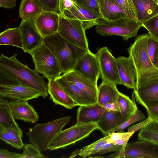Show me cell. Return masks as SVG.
<instances>
[{
  "label": "cell",
  "instance_id": "obj_1",
  "mask_svg": "<svg viewBox=\"0 0 158 158\" xmlns=\"http://www.w3.org/2000/svg\"><path fill=\"white\" fill-rule=\"evenodd\" d=\"M3 54L0 56V84H19L31 88L45 98L48 97L47 85L42 76L35 69L24 64L16 58Z\"/></svg>",
  "mask_w": 158,
  "mask_h": 158
},
{
  "label": "cell",
  "instance_id": "obj_2",
  "mask_svg": "<svg viewBox=\"0 0 158 158\" xmlns=\"http://www.w3.org/2000/svg\"><path fill=\"white\" fill-rule=\"evenodd\" d=\"M43 43L56 57L62 74L74 70L78 61L87 51L69 42L58 32L44 37Z\"/></svg>",
  "mask_w": 158,
  "mask_h": 158
},
{
  "label": "cell",
  "instance_id": "obj_3",
  "mask_svg": "<svg viewBox=\"0 0 158 158\" xmlns=\"http://www.w3.org/2000/svg\"><path fill=\"white\" fill-rule=\"evenodd\" d=\"M149 37V34L146 33L138 35L127 49L136 69V82L158 71V69L152 63L148 54V43Z\"/></svg>",
  "mask_w": 158,
  "mask_h": 158
},
{
  "label": "cell",
  "instance_id": "obj_4",
  "mask_svg": "<svg viewBox=\"0 0 158 158\" xmlns=\"http://www.w3.org/2000/svg\"><path fill=\"white\" fill-rule=\"evenodd\" d=\"M70 118V116H64L46 123L36 124L27 133L29 142L40 151H46L51 141L69 122Z\"/></svg>",
  "mask_w": 158,
  "mask_h": 158
},
{
  "label": "cell",
  "instance_id": "obj_5",
  "mask_svg": "<svg viewBox=\"0 0 158 158\" xmlns=\"http://www.w3.org/2000/svg\"><path fill=\"white\" fill-rule=\"evenodd\" d=\"M142 23L128 18L108 21L102 18L98 19L95 30L102 36L117 35L124 40L136 36Z\"/></svg>",
  "mask_w": 158,
  "mask_h": 158
},
{
  "label": "cell",
  "instance_id": "obj_6",
  "mask_svg": "<svg viewBox=\"0 0 158 158\" xmlns=\"http://www.w3.org/2000/svg\"><path fill=\"white\" fill-rule=\"evenodd\" d=\"M98 129L96 122L77 123L74 125L60 131L49 145L50 151L64 148L88 136Z\"/></svg>",
  "mask_w": 158,
  "mask_h": 158
},
{
  "label": "cell",
  "instance_id": "obj_7",
  "mask_svg": "<svg viewBox=\"0 0 158 158\" xmlns=\"http://www.w3.org/2000/svg\"><path fill=\"white\" fill-rule=\"evenodd\" d=\"M29 54L35 64V70L48 80L55 79L62 74L56 57L43 43Z\"/></svg>",
  "mask_w": 158,
  "mask_h": 158
},
{
  "label": "cell",
  "instance_id": "obj_8",
  "mask_svg": "<svg viewBox=\"0 0 158 158\" xmlns=\"http://www.w3.org/2000/svg\"><path fill=\"white\" fill-rule=\"evenodd\" d=\"M60 14L58 33L71 44L87 51L89 50L85 30L81 22L77 19L66 18Z\"/></svg>",
  "mask_w": 158,
  "mask_h": 158
},
{
  "label": "cell",
  "instance_id": "obj_9",
  "mask_svg": "<svg viewBox=\"0 0 158 158\" xmlns=\"http://www.w3.org/2000/svg\"><path fill=\"white\" fill-rule=\"evenodd\" d=\"M133 92L137 102L146 110L158 104V72L139 80Z\"/></svg>",
  "mask_w": 158,
  "mask_h": 158
},
{
  "label": "cell",
  "instance_id": "obj_10",
  "mask_svg": "<svg viewBox=\"0 0 158 158\" xmlns=\"http://www.w3.org/2000/svg\"><path fill=\"white\" fill-rule=\"evenodd\" d=\"M98 59L100 76L102 82L116 85H121L115 58L111 50L106 47L97 50L96 53Z\"/></svg>",
  "mask_w": 158,
  "mask_h": 158
},
{
  "label": "cell",
  "instance_id": "obj_11",
  "mask_svg": "<svg viewBox=\"0 0 158 158\" xmlns=\"http://www.w3.org/2000/svg\"><path fill=\"white\" fill-rule=\"evenodd\" d=\"M114 156L115 158H158V145L148 141L138 140L127 143L123 152H117Z\"/></svg>",
  "mask_w": 158,
  "mask_h": 158
},
{
  "label": "cell",
  "instance_id": "obj_12",
  "mask_svg": "<svg viewBox=\"0 0 158 158\" xmlns=\"http://www.w3.org/2000/svg\"><path fill=\"white\" fill-rule=\"evenodd\" d=\"M19 27L22 35L24 52L29 53L42 44L43 37L33 21L22 20Z\"/></svg>",
  "mask_w": 158,
  "mask_h": 158
},
{
  "label": "cell",
  "instance_id": "obj_13",
  "mask_svg": "<svg viewBox=\"0 0 158 158\" xmlns=\"http://www.w3.org/2000/svg\"><path fill=\"white\" fill-rule=\"evenodd\" d=\"M74 70L80 72L96 85L100 75L99 64L96 54L87 51L77 62Z\"/></svg>",
  "mask_w": 158,
  "mask_h": 158
},
{
  "label": "cell",
  "instance_id": "obj_14",
  "mask_svg": "<svg viewBox=\"0 0 158 158\" xmlns=\"http://www.w3.org/2000/svg\"><path fill=\"white\" fill-rule=\"evenodd\" d=\"M0 96L15 100L28 101L37 98L40 94L34 89L19 84H0Z\"/></svg>",
  "mask_w": 158,
  "mask_h": 158
},
{
  "label": "cell",
  "instance_id": "obj_15",
  "mask_svg": "<svg viewBox=\"0 0 158 158\" xmlns=\"http://www.w3.org/2000/svg\"><path fill=\"white\" fill-rule=\"evenodd\" d=\"M60 14L69 19L80 20L85 30L96 25L98 19L102 18L96 13L74 2L72 7L64 10L63 13Z\"/></svg>",
  "mask_w": 158,
  "mask_h": 158
},
{
  "label": "cell",
  "instance_id": "obj_16",
  "mask_svg": "<svg viewBox=\"0 0 158 158\" xmlns=\"http://www.w3.org/2000/svg\"><path fill=\"white\" fill-rule=\"evenodd\" d=\"M119 75L122 85L127 88L134 89L137 81V72L131 58L121 56L115 58Z\"/></svg>",
  "mask_w": 158,
  "mask_h": 158
},
{
  "label": "cell",
  "instance_id": "obj_17",
  "mask_svg": "<svg viewBox=\"0 0 158 158\" xmlns=\"http://www.w3.org/2000/svg\"><path fill=\"white\" fill-rule=\"evenodd\" d=\"M60 18L57 11L44 10L33 22L44 38L58 32Z\"/></svg>",
  "mask_w": 158,
  "mask_h": 158
},
{
  "label": "cell",
  "instance_id": "obj_18",
  "mask_svg": "<svg viewBox=\"0 0 158 158\" xmlns=\"http://www.w3.org/2000/svg\"><path fill=\"white\" fill-rule=\"evenodd\" d=\"M55 80L74 101L77 106L88 105L97 103L76 85L67 80L63 75Z\"/></svg>",
  "mask_w": 158,
  "mask_h": 158
},
{
  "label": "cell",
  "instance_id": "obj_19",
  "mask_svg": "<svg viewBox=\"0 0 158 158\" xmlns=\"http://www.w3.org/2000/svg\"><path fill=\"white\" fill-rule=\"evenodd\" d=\"M63 75L67 80L76 85L97 102V85L79 71L74 69L63 74Z\"/></svg>",
  "mask_w": 158,
  "mask_h": 158
},
{
  "label": "cell",
  "instance_id": "obj_20",
  "mask_svg": "<svg viewBox=\"0 0 158 158\" xmlns=\"http://www.w3.org/2000/svg\"><path fill=\"white\" fill-rule=\"evenodd\" d=\"M11 109L15 120H19L34 123L39 119V115L27 101L10 102Z\"/></svg>",
  "mask_w": 158,
  "mask_h": 158
},
{
  "label": "cell",
  "instance_id": "obj_21",
  "mask_svg": "<svg viewBox=\"0 0 158 158\" xmlns=\"http://www.w3.org/2000/svg\"><path fill=\"white\" fill-rule=\"evenodd\" d=\"M126 120L119 111H108L104 110L101 117L96 123L98 129L106 136L113 132Z\"/></svg>",
  "mask_w": 158,
  "mask_h": 158
},
{
  "label": "cell",
  "instance_id": "obj_22",
  "mask_svg": "<svg viewBox=\"0 0 158 158\" xmlns=\"http://www.w3.org/2000/svg\"><path fill=\"white\" fill-rule=\"evenodd\" d=\"M48 91L50 98L56 105L62 106L68 109L77 106L74 101L54 79L48 80Z\"/></svg>",
  "mask_w": 158,
  "mask_h": 158
},
{
  "label": "cell",
  "instance_id": "obj_23",
  "mask_svg": "<svg viewBox=\"0 0 158 158\" xmlns=\"http://www.w3.org/2000/svg\"><path fill=\"white\" fill-rule=\"evenodd\" d=\"M97 2L100 14L105 20L111 21L129 18L114 0H97Z\"/></svg>",
  "mask_w": 158,
  "mask_h": 158
},
{
  "label": "cell",
  "instance_id": "obj_24",
  "mask_svg": "<svg viewBox=\"0 0 158 158\" xmlns=\"http://www.w3.org/2000/svg\"><path fill=\"white\" fill-rule=\"evenodd\" d=\"M103 110L102 107L97 103L79 106L77 111V123L97 122L101 117Z\"/></svg>",
  "mask_w": 158,
  "mask_h": 158
},
{
  "label": "cell",
  "instance_id": "obj_25",
  "mask_svg": "<svg viewBox=\"0 0 158 158\" xmlns=\"http://www.w3.org/2000/svg\"><path fill=\"white\" fill-rule=\"evenodd\" d=\"M44 10L39 0H22L19 15L22 20L33 21Z\"/></svg>",
  "mask_w": 158,
  "mask_h": 158
},
{
  "label": "cell",
  "instance_id": "obj_26",
  "mask_svg": "<svg viewBox=\"0 0 158 158\" xmlns=\"http://www.w3.org/2000/svg\"><path fill=\"white\" fill-rule=\"evenodd\" d=\"M0 125L15 131L23 136L22 131L15 121L7 100L0 98Z\"/></svg>",
  "mask_w": 158,
  "mask_h": 158
},
{
  "label": "cell",
  "instance_id": "obj_27",
  "mask_svg": "<svg viewBox=\"0 0 158 158\" xmlns=\"http://www.w3.org/2000/svg\"><path fill=\"white\" fill-rule=\"evenodd\" d=\"M132 0L139 22L142 23L158 14V4L153 0Z\"/></svg>",
  "mask_w": 158,
  "mask_h": 158
},
{
  "label": "cell",
  "instance_id": "obj_28",
  "mask_svg": "<svg viewBox=\"0 0 158 158\" xmlns=\"http://www.w3.org/2000/svg\"><path fill=\"white\" fill-rule=\"evenodd\" d=\"M98 90L97 103L101 106L117 101L119 91L117 85L102 82L98 86Z\"/></svg>",
  "mask_w": 158,
  "mask_h": 158
},
{
  "label": "cell",
  "instance_id": "obj_29",
  "mask_svg": "<svg viewBox=\"0 0 158 158\" xmlns=\"http://www.w3.org/2000/svg\"><path fill=\"white\" fill-rule=\"evenodd\" d=\"M0 45L15 46L22 49V36L19 27L9 28L0 33Z\"/></svg>",
  "mask_w": 158,
  "mask_h": 158
},
{
  "label": "cell",
  "instance_id": "obj_30",
  "mask_svg": "<svg viewBox=\"0 0 158 158\" xmlns=\"http://www.w3.org/2000/svg\"><path fill=\"white\" fill-rule=\"evenodd\" d=\"M117 102L119 112L126 120L132 116L138 109L133 92L131 100L128 96L119 92Z\"/></svg>",
  "mask_w": 158,
  "mask_h": 158
},
{
  "label": "cell",
  "instance_id": "obj_31",
  "mask_svg": "<svg viewBox=\"0 0 158 158\" xmlns=\"http://www.w3.org/2000/svg\"><path fill=\"white\" fill-rule=\"evenodd\" d=\"M109 137L108 134L93 143L83 147L78 151V155L85 158L98 154L102 146L108 142Z\"/></svg>",
  "mask_w": 158,
  "mask_h": 158
},
{
  "label": "cell",
  "instance_id": "obj_32",
  "mask_svg": "<svg viewBox=\"0 0 158 158\" xmlns=\"http://www.w3.org/2000/svg\"><path fill=\"white\" fill-rule=\"evenodd\" d=\"M149 36L158 42V14L142 23Z\"/></svg>",
  "mask_w": 158,
  "mask_h": 158
},
{
  "label": "cell",
  "instance_id": "obj_33",
  "mask_svg": "<svg viewBox=\"0 0 158 158\" xmlns=\"http://www.w3.org/2000/svg\"><path fill=\"white\" fill-rule=\"evenodd\" d=\"M130 19L138 21L137 14L132 0H114Z\"/></svg>",
  "mask_w": 158,
  "mask_h": 158
},
{
  "label": "cell",
  "instance_id": "obj_34",
  "mask_svg": "<svg viewBox=\"0 0 158 158\" xmlns=\"http://www.w3.org/2000/svg\"><path fill=\"white\" fill-rule=\"evenodd\" d=\"M23 152L22 153L23 158H44L45 156L42 154L40 150L34 145L32 143L24 144L23 148Z\"/></svg>",
  "mask_w": 158,
  "mask_h": 158
},
{
  "label": "cell",
  "instance_id": "obj_35",
  "mask_svg": "<svg viewBox=\"0 0 158 158\" xmlns=\"http://www.w3.org/2000/svg\"><path fill=\"white\" fill-rule=\"evenodd\" d=\"M138 140L148 141L158 145V133L141 128L137 134Z\"/></svg>",
  "mask_w": 158,
  "mask_h": 158
},
{
  "label": "cell",
  "instance_id": "obj_36",
  "mask_svg": "<svg viewBox=\"0 0 158 158\" xmlns=\"http://www.w3.org/2000/svg\"><path fill=\"white\" fill-rule=\"evenodd\" d=\"M145 117V116L142 112L137 109L135 114L132 116L123 123L113 132L122 131L130 125L141 121L144 119Z\"/></svg>",
  "mask_w": 158,
  "mask_h": 158
},
{
  "label": "cell",
  "instance_id": "obj_37",
  "mask_svg": "<svg viewBox=\"0 0 158 158\" xmlns=\"http://www.w3.org/2000/svg\"><path fill=\"white\" fill-rule=\"evenodd\" d=\"M7 131L10 137L12 142V146L18 149L23 148L24 145L21 135L14 130L7 129Z\"/></svg>",
  "mask_w": 158,
  "mask_h": 158
},
{
  "label": "cell",
  "instance_id": "obj_38",
  "mask_svg": "<svg viewBox=\"0 0 158 158\" xmlns=\"http://www.w3.org/2000/svg\"><path fill=\"white\" fill-rule=\"evenodd\" d=\"M73 0L77 4L94 11L101 16L97 0Z\"/></svg>",
  "mask_w": 158,
  "mask_h": 158
},
{
  "label": "cell",
  "instance_id": "obj_39",
  "mask_svg": "<svg viewBox=\"0 0 158 158\" xmlns=\"http://www.w3.org/2000/svg\"><path fill=\"white\" fill-rule=\"evenodd\" d=\"M158 47V42L149 36L148 43V50L150 57L153 64L155 55Z\"/></svg>",
  "mask_w": 158,
  "mask_h": 158
},
{
  "label": "cell",
  "instance_id": "obj_40",
  "mask_svg": "<svg viewBox=\"0 0 158 158\" xmlns=\"http://www.w3.org/2000/svg\"><path fill=\"white\" fill-rule=\"evenodd\" d=\"M122 148V146L115 144L113 143L107 142L102 146L98 154L102 155L111 152H118Z\"/></svg>",
  "mask_w": 158,
  "mask_h": 158
},
{
  "label": "cell",
  "instance_id": "obj_41",
  "mask_svg": "<svg viewBox=\"0 0 158 158\" xmlns=\"http://www.w3.org/2000/svg\"><path fill=\"white\" fill-rule=\"evenodd\" d=\"M134 133L133 132H125L122 137L117 139L114 142H112L115 144L121 146L122 147V148L119 151L117 152L118 153H120L123 152L129 139Z\"/></svg>",
  "mask_w": 158,
  "mask_h": 158
},
{
  "label": "cell",
  "instance_id": "obj_42",
  "mask_svg": "<svg viewBox=\"0 0 158 158\" xmlns=\"http://www.w3.org/2000/svg\"><path fill=\"white\" fill-rule=\"evenodd\" d=\"M45 10L57 11L59 0H39Z\"/></svg>",
  "mask_w": 158,
  "mask_h": 158
},
{
  "label": "cell",
  "instance_id": "obj_43",
  "mask_svg": "<svg viewBox=\"0 0 158 158\" xmlns=\"http://www.w3.org/2000/svg\"><path fill=\"white\" fill-rule=\"evenodd\" d=\"M74 4L73 0H59L58 10L60 14H62L64 10L72 7Z\"/></svg>",
  "mask_w": 158,
  "mask_h": 158
},
{
  "label": "cell",
  "instance_id": "obj_44",
  "mask_svg": "<svg viewBox=\"0 0 158 158\" xmlns=\"http://www.w3.org/2000/svg\"><path fill=\"white\" fill-rule=\"evenodd\" d=\"M0 158H23V154L12 152L5 149H0Z\"/></svg>",
  "mask_w": 158,
  "mask_h": 158
},
{
  "label": "cell",
  "instance_id": "obj_45",
  "mask_svg": "<svg viewBox=\"0 0 158 158\" xmlns=\"http://www.w3.org/2000/svg\"><path fill=\"white\" fill-rule=\"evenodd\" d=\"M154 120L152 118L148 116L147 118L143 121L129 127L128 129V132L134 133L138 130L140 129L146 125Z\"/></svg>",
  "mask_w": 158,
  "mask_h": 158
},
{
  "label": "cell",
  "instance_id": "obj_46",
  "mask_svg": "<svg viewBox=\"0 0 158 158\" xmlns=\"http://www.w3.org/2000/svg\"><path fill=\"white\" fill-rule=\"evenodd\" d=\"M0 138L2 140L12 145L11 138L7 129L1 125H0Z\"/></svg>",
  "mask_w": 158,
  "mask_h": 158
},
{
  "label": "cell",
  "instance_id": "obj_47",
  "mask_svg": "<svg viewBox=\"0 0 158 158\" xmlns=\"http://www.w3.org/2000/svg\"><path fill=\"white\" fill-rule=\"evenodd\" d=\"M146 110L148 116L154 120H158V104L150 107Z\"/></svg>",
  "mask_w": 158,
  "mask_h": 158
},
{
  "label": "cell",
  "instance_id": "obj_48",
  "mask_svg": "<svg viewBox=\"0 0 158 158\" xmlns=\"http://www.w3.org/2000/svg\"><path fill=\"white\" fill-rule=\"evenodd\" d=\"M103 109L108 111H119L118 102L107 103L102 106Z\"/></svg>",
  "mask_w": 158,
  "mask_h": 158
},
{
  "label": "cell",
  "instance_id": "obj_49",
  "mask_svg": "<svg viewBox=\"0 0 158 158\" xmlns=\"http://www.w3.org/2000/svg\"><path fill=\"white\" fill-rule=\"evenodd\" d=\"M17 0H0V6L6 9H11L15 7Z\"/></svg>",
  "mask_w": 158,
  "mask_h": 158
},
{
  "label": "cell",
  "instance_id": "obj_50",
  "mask_svg": "<svg viewBox=\"0 0 158 158\" xmlns=\"http://www.w3.org/2000/svg\"><path fill=\"white\" fill-rule=\"evenodd\" d=\"M142 128L158 133V120L153 121L143 127Z\"/></svg>",
  "mask_w": 158,
  "mask_h": 158
},
{
  "label": "cell",
  "instance_id": "obj_51",
  "mask_svg": "<svg viewBox=\"0 0 158 158\" xmlns=\"http://www.w3.org/2000/svg\"><path fill=\"white\" fill-rule=\"evenodd\" d=\"M123 131L117 132H112L110 133V137L107 143H112L114 142L117 139L122 136L124 133Z\"/></svg>",
  "mask_w": 158,
  "mask_h": 158
},
{
  "label": "cell",
  "instance_id": "obj_52",
  "mask_svg": "<svg viewBox=\"0 0 158 158\" xmlns=\"http://www.w3.org/2000/svg\"><path fill=\"white\" fill-rule=\"evenodd\" d=\"M153 64L158 69V47L155 55Z\"/></svg>",
  "mask_w": 158,
  "mask_h": 158
},
{
  "label": "cell",
  "instance_id": "obj_53",
  "mask_svg": "<svg viewBox=\"0 0 158 158\" xmlns=\"http://www.w3.org/2000/svg\"><path fill=\"white\" fill-rule=\"evenodd\" d=\"M156 3L158 4V0H153Z\"/></svg>",
  "mask_w": 158,
  "mask_h": 158
}]
</instances>
